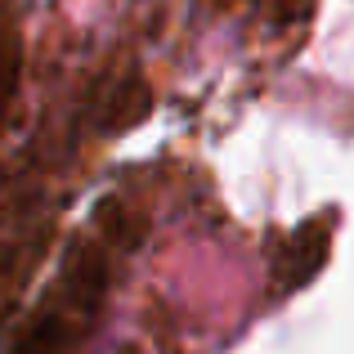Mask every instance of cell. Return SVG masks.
I'll return each mask as SVG.
<instances>
[{"label": "cell", "instance_id": "1", "mask_svg": "<svg viewBox=\"0 0 354 354\" xmlns=\"http://www.w3.org/2000/svg\"><path fill=\"white\" fill-rule=\"evenodd\" d=\"M135 238L139 211L126 202H99L77 247L59 265L54 283L27 314L9 354H86L99 332L108 296H113V283L126 269V256L135 251Z\"/></svg>", "mask_w": 354, "mask_h": 354}, {"label": "cell", "instance_id": "2", "mask_svg": "<svg viewBox=\"0 0 354 354\" xmlns=\"http://www.w3.org/2000/svg\"><path fill=\"white\" fill-rule=\"evenodd\" d=\"M18 63H23V45H18V23L9 5H0V121L9 113V99L18 90Z\"/></svg>", "mask_w": 354, "mask_h": 354}]
</instances>
